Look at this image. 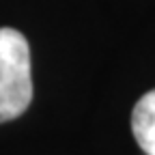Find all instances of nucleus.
<instances>
[{
	"instance_id": "f257e3e1",
	"label": "nucleus",
	"mask_w": 155,
	"mask_h": 155,
	"mask_svg": "<svg viewBox=\"0 0 155 155\" xmlns=\"http://www.w3.org/2000/svg\"><path fill=\"white\" fill-rule=\"evenodd\" d=\"M32 99L30 48L15 28H0V123L22 116Z\"/></svg>"
},
{
	"instance_id": "f03ea898",
	"label": "nucleus",
	"mask_w": 155,
	"mask_h": 155,
	"mask_svg": "<svg viewBox=\"0 0 155 155\" xmlns=\"http://www.w3.org/2000/svg\"><path fill=\"white\" fill-rule=\"evenodd\" d=\"M131 131L147 155H155V88L142 95L131 112Z\"/></svg>"
}]
</instances>
